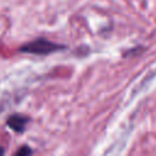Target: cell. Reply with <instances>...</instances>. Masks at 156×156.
Instances as JSON below:
<instances>
[{
  "label": "cell",
  "mask_w": 156,
  "mask_h": 156,
  "mask_svg": "<svg viewBox=\"0 0 156 156\" xmlns=\"http://www.w3.org/2000/svg\"><path fill=\"white\" fill-rule=\"evenodd\" d=\"M65 46L54 41H50L45 38H38L29 43H26L20 48V51L27 54H35V55H48L54 51L62 50Z\"/></svg>",
  "instance_id": "1"
},
{
  "label": "cell",
  "mask_w": 156,
  "mask_h": 156,
  "mask_svg": "<svg viewBox=\"0 0 156 156\" xmlns=\"http://www.w3.org/2000/svg\"><path fill=\"white\" fill-rule=\"evenodd\" d=\"M29 122V118L24 115H20V113H15V115H11L6 122V124L15 132L17 133H22L26 127H27V123Z\"/></svg>",
  "instance_id": "2"
},
{
  "label": "cell",
  "mask_w": 156,
  "mask_h": 156,
  "mask_svg": "<svg viewBox=\"0 0 156 156\" xmlns=\"http://www.w3.org/2000/svg\"><path fill=\"white\" fill-rule=\"evenodd\" d=\"M30 154H32V150L28 146H22L20 150L16 151V155H30Z\"/></svg>",
  "instance_id": "3"
},
{
  "label": "cell",
  "mask_w": 156,
  "mask_h": 156,
  "mask_svg": "<svg viewBox=\"0 0 156 156\" xmlns=\"http://www.w3.org/2000/svg\"><path fill=\"white\" fill-rule=\"evenodd\" d=\"M4 152H5V150H4V149H2V147H0V155H2V154H4Z\"/></svg>",
  "instance_id": "4"
}]
</instances>
